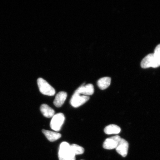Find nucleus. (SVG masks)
<instances>
[{"mask_svg": "<svg viewBox=\"0 0 160 160\" xmlns=\"http://www.w3.org/2000/svg\"><path fill=\"white\" fill-rule=\"evenodd\" d=\"M129 143L124 139L121 138L116 150L118 153L123 157L127 156L128 150Z\"/></svg>", "mask_w": 160, "mask_h": 160, "instance_id": "0eeeda50", "label": "nucleus"}, {"mask_svg": "<svg viewBox=\"0 0 160 160\" xmlns=\"http://www.w3.org/2000/svg\"><path fill=\"white\" fill-rule=\"evenodd\" d=\"M121 138L119 136H115L105 140L103 144L104 148L108 150L116 149Z\"/></svg>", "mask_w": 160, "mask_h": 160, "instance_id": "423d86ee", "label": "nucleus"}, {"mask_svg": "<svg viewBox=\"0 0 160 160\" xmlns=\"http://www.w3.org/2000/svg\"><path fill=\"white\" fill-rule=\"evenodd\" d=\"M75 156L69 143L63 142L60 144L58 152L59 160H76Z\"/></svg>", "mask_w": 160, "mask_h": 160, "instance_id": "f257e3e1", "label": "nucleus"}, {"mask_svg": "<svg viewBox=\"0 0 160 160\" xmlns=\"http://www.w3.org/2000/svg\"><path fill=\"white\" fill-rule=\"evenodd\" d=\"M75 92L79 95L88 96L93 95L94 92L93 85L92 84H88L86 85H82L76 90Z\"/></svg>", "mask_w": 160, "mask_h": 160, "instance_id": "6e6552de", "label": "nucleus"}, {"mask_svg": "<svg viewBox=\"0 0 160 160\" xmlns=\"http://www.w3.org/2000/svg\"><path fill=\"white\" fill-rule=\"evenodd\" d=\"M67 97V94L65 92H59L56 96L54 101L53 102L54 105L56 107H61L64 103Z\"/></svg>", "mask_w": 160, "mask_h": 160, "instance_id": "1a4fd4ad", "label": "nucleus"}, {"mask_svg": "<svg viewBox=\"0 0 160 160\" xmlns=\"http://www.w3.org/2000/svg\"><path fill=\"white\" fill-rule=\"evenodd\" d=\"M121 131V128L115 125H110L106 127L104 129V132L107 135L117 134Z\"/></svg>", "mask_w": 160, "mask_h": 160, "instance_id": "ddd939ff", "label": "nucleus"}, {"mask_svg": "<svg viewBox=\"0 0 160 160\" xmlns=\"http://www.w3.org/2000/svg\"><path fill=\"white\" fill-rule=\"evenodd\" d=\"M40 111L43 115L46 118L53 117L55 114L54 110L46 104H43L41 105Z\"/></svg>", "mask_w": 160, "mask_h": 160, "instance_id": "9d476101", "label": "nucleus"}, {"mask_svg": "<svg viewBox=\"0 0 160 160\" xmlns=\"http://www.w3.org/2000/svg\"><path fill=\"white\" fill-rule=\"evenodd\" d=\"M42 132L50 142H54L60 138L61 137V134L51 131L43 129Z\"/></svg>", "mask_w": 160, "mask_h": 160, "instance_id": "9b49d317", "label": "nucleus"}, {"mask_svg": "<svg viewBox=\"0 0 160 160\" xmlns=\"http://www.w3.org/2000/svg\"><path fill=\"white\" fill-rule=\"evenodd\" d=\"M111 79L109 77L101 78L98 81V87L102 90H104L109 87L111 83Z\"/></svg>", "mask_w": 160, "mask_h": 160, "instance_id": "f8f14e48", "label": "nucleus"}, {"mask_svg": "<svg viewBox=\"0 0 160 160\" xmlns=\"http://www.w3.org/2000/svg\"><path fill=\"white\" fill-rule=\"evenodd\" d=\"M37 83L40 92L43 94L49 96L55 95L54 88L45 79L39 78L37 80Z\"/></svg>", "mask_w": 160, "mask_h": 160, "instance_id": "f03ea898", "label": "nucleus"}, {"mask_svg": "<svg viewBox=\"0 0 160 160\" xmlns=\"http://www.w3.org/2000/svg\"><path fill=\"white\" fill-rule=\"evenodd\" d=\"M89 99L88 96H81L75 92L70 100V104L73 107H79L87 102Z\"/></svg>", "mask_w": 160, "mask_h": 160, "instance_id": "20e7f679", "label": "nucleus"}, {"mask_svg": "<svg viewBox=\"0 0 160 160\" xmlns=\"http://www.w3.org/2000/svg\"><path fill=\"white\" fill-rule=\"evenodd\" d=\"M141 67L143 68H148L150 67L158 68L159 65L155 58L153 53H150L146 56L142 60Z\"/></svg>", "mask_w": 160, "mask_h": 160, "instance_id": "39448f33", "label": "nucleus"}, {"mask_svg": "<svg viewBox=\"0 0 160 160\" xmlns=\"http://www.w3.org/2000/svg\"><path fill=\"white\" fill-rule=\"evenodd\" d=\"M65 120V116L62 113H58L54 115L50 123L51 128L55 131H60Z\"/></svg>", "mask_w": 160, "mask_h": 160, "instance_id": "7ed1b4c3", "label": "nucleus"}, {"mask_svg": "<svg viewBox=\"0 0 160 160\" xmlns=\"http://www.w3.org/2000/svg\"><path fill=\"white\" fill-rule=\"evenodd\" d=\"M71 147L72 151L75 155L82 154L84 152V149L81 146L73 144L71 145Z\"/></svg>", "mask_w": 160, "mask_h": 160, "instance_id": "4468645a", "label": "nucleus"}, {"mask_svg": "<svg viewBox=\"0 0 160 160\" xmlns=\"http://www.w3.org/2000/svg\"><path fill=\"white\" fill-rule=\"evenodd\" d=\"M153 54L156 61L160 66V44L156 47Z\"/></svg>", "mask_w": 160, "mask_h": 160, "instance_id": "2eb2a0df", "label": "nucleus"}]
</instances>
